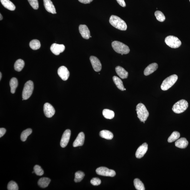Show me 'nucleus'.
<instances>
[{"label":"nucleus","mask_w":190,"mask_h":190,"mask_svg":"<svg viewBox=\"0 0 190 190\" xmlns=\"http://www.w3.org/2000/svg\"><path fill=\"white\" fill-rule=\"evenodd\" d=\"M43 111L45 115L47 118H51L53 116L56 112V111L52 105L49 103L44 104L43 106Z\"/></svg>","instance_id":"obj_9"},{"label":"nucleus","mask_w":190,"mask_h":190,"mask_svg":"<svg viewBox=\"0 0 190 190\" xmlns=\"http://www.w3.org/2000/svg\"><path fill=\"white\" fill-rule=\"evenodd\" d=\"M78 1L81 3L87 4L90 3V2L93 1V0H78Z\"/></svg>","instance_id":"obj_40"},{"label":"nucleus","mask_w":190,"mask_h":190,"mask_svg":"<svg viewBox=\"0 0 190 190\" xmlns=\"http://www.w3.org/2000/svg\"><path fill=\"white\" fill-rule=\"evenodd\" d=\"M116 1L121 6L123 7L126 6V5L124 0H116Z\"/></svg>","instance_id":"obj_38"},{"label":"nucleus","mask_w":190,"mask_h":190,"mask_svg":"<svg viewBox=\"0 0 190 190\" xmlns=\"http://www.w3.org/2000/svg\"><path fill=\"white\" fill-rule=\"evenodd\" d=\"M109 23L115 28L121 31H126L127 26L126 22L118 16L112 15L110 17Z\"/></svg>","instance_id":"obj_1"},{"label":"nucleus","mask_w":190,"mask_h":190,"mask_svg":"<svg viewBox=\"0 0 190 190\" xmlns=\"http://www.w3.org/2000/svg\"><path fill=\"white\" fill-rule=\"evenodd\" d=\"M180 136L179 132L177 131H174L171 135L167 140L169 142H172L177 140Z\"/></svg>","instance_id":"obj_31"},{"label":"nucleus","mask_w":190,"mask_h":190,"mask_svg":"<svg viewBox=\"0 0 190 190\" xmlns=\"http://www.w3.org/2000/svg\"><path fill=\"white\" fill-rule=\"evenodd\" d=\"M85 176V174L81 171H77L75 173L74 181L76 182H81Z\"/></svg>","instance_id":"obj_32"},{"label":"nucleus","mask_w":190,"mask_h":190,"mask_svg":"<svg viewBox=\"0 0 190 190\" xmlns=\"http://www.w3.org/2000/svg\"><path fill=\"white\" fill-rule=\"evenodd\" d=\"M91 183L93 186H99L101 184V181L99 179L95 177L91 180Z\"/></svg>","instance_id":"obj_37"},{"label":"nucleus","mask_w":190,"mask_h":190,"mask_svg":"<svg viewBox=\"0 0 190 190\" xmlns=\"http://www.w3.org/2000/svg\"><path fill=\"white\" fill-rule=\"evenodd\" d=\"M7 189L9 190H18V185L14 181H10L7 185Z\"/></svg>","instance_id":"obj_34"},{"label":"nucleus","mask_w":190,"mask_h":190,"mask_svg":"<svg viewBox=\"0 0 190 190\" xmlns=\"http://www.w3.org/2000/svg\"><path fill=\"white\" fill-rule=\"evenodd\" d=\"M112 46L115 51L122 55L128 54L130 52L128 46L119 41H114L112 42Z\"/></svg>","instance_id":"obj_3"},{"label":"nucleus","mask_w":190,"mask_h":190,"mask_svg":"<svg viewBox=\"0 0 190 190\" xmlns=\"http://www.w3.org/2000/svg\"><path fill=\"white\" fill-rule=\"evenodd\" d=\"M2 6L5 8L11 11H14L16 9V6L10 0H1Z\"/></svg>","instance_id":"obj_21"},{"label":"nucleus","mask_w":190,"mask_h":190,"mask_svg":"<svg viewBox=\"0 0 190 190\" xmlns=\"http://www.w3.org/2000/svg\"><path fill=\"white\" fill-rule=\"evenodd\" d=\"M136 111L137 117L141 122L146 121L149 116V112L144 105L139 103L136 106Z\"/></svg>","instance_id":"obj_2"},{"label":"nucleus","mask_w":190,"mask_h":190,"mask_svg":"<svg viewBox=\"0 0 190 190\" xmlns=\"http://www.w3.org/2000/svg\"><path fill=\"white\" fill-rule=\"evenodd\" d=\"M65 49V47L64 45L55 43L52 44L50 48L52 53L56 56H58L60 53L64 52Z\"/></svg>","instance_id":"obj_11"},{"label":"nucleus","mask_w":190,"mask_h":190,"mask_svg":"<svg viewBox=\"0 0 190 190\" xmlns=\"http://www.w3.org/2000/svg\"><path fill=\"white\" fill-rule=\"evenodd\" d=\"M126 90V89H124V91Z\"/></svg>","instance_id":"obj_43"},{"label":"nucleus","mask_w":190,"mask_h":190,"mask_svg":"<svg viewBox=\"0 0 190 190\" xmlns=\"http://www.w3.org/2000/svg\"><path fill=\"white\" fill-rule=\"evenodd\" d=\"M71 135V131L69 129H67L64 132L62 135L60 142V146L62 147L67 146L69 141Z\"/></svg>","instance_id":"obj_10"},{"label":"nucleus","mask_w":190,"mask_h":190,"mask_svg":"<svg viewBox=\"0 0 190 190\" xmlns=\"http://www.w3.org/2000/svg\"><path fill=\"white\" fill-rule=\"evenodd\" d=\"M102 114L105 118L111 119L114 117V113L113 111L109 109H104L102 111Z\"/></svg>","instance_id":"obj_27"},{"label":"nucleus","mask_w":190,"mask_h":190,"mask_svg":"<svg viewBox=\"0 0 190 190\" xmlns=\"http://www.w3.org/2000/svg\"><path fill=\"white\" fill-rule=\"evenodd\" d=\"M2 73L1 72H0V80H1L2 79Z\"/></svg>","instance_id":"obj_42"},{"label":"nucleus","mask_w":190,"mask_h":190,"mask_svg":"<svg viewBox=\"0 0 190 190\" xmlns=\"http://www.w3.org/2000/svg\"><path fill=\"white\" fill-rule=\"evenodd\" d=\"M113 80L117 88L122 91H124V87L122 80L116 76L113 77Z\"/></svg>","instance_id":"obj_26"},{"label":"nucleus","mask_w":190,"mask_h":190,"mask_svg":"<svg viewBox=\"0 0 190 190\" xmlns=\"http://www.w3.org/2000/svg\"><path fill=\"white\" fill-rule=\"evenodd\" d=\"M90 60L95 71L99 72L101 70V64L98 58L94 56H91L90 57Z\"/></svg>","instance_id":"obj_12"},{"label":"nucleus","mask_w":190,"mask_h":190,"mask_svg":"<svg viewBox=\"0 0 190 190\" xmlns=\"http://www.w3.org/2000/svg\"><path fill=\"white\" fill-rule=\"evenodd\" d=\"M116 71L117 75L122 79H126L128 76V72L122 67L118 66L116 68Z\"/></svg>","instance_id":"obj_19"},{"label":"nucleus","mask_w":190,"mask_h":190,"mask_svg":"<svg viewBox=\"0 0 190 190\" xmlns=\"http://www.w3.org/2000/svg\"><path fill=\"white\" fill-rule=\"evenodd\" d=\"M6 130L4 128H1L0 129V137L1 138L2 136H3L4 134H6Z\"/></svg>","instance_id":"obj_39"},{"label":"nucleus","mask_w":190,"mask_h":190,"mask_svg":"<svg viewBox=\"0 0 190 190\" xmlns=\"http://www.w3.org/2000/svg\"><path fill=\"white\" fill-rule=\"evenodd\" d=\"M29 46L32 49L36 50L39 49L41 47V43L38 40H32L29 43Z\"/></svg>","instance_id":"obj_28"},{"label":"nucleus","mask_w":190,"mask_h":190,"mask_svg":"<svg viewBox=\"0 0 190 190\" xmlns=\"http://www.w3.org/2000/svg\"><path fill=\"white\" fill-rule=\"evenodd\" d=\"M97 174L100 176L113 177L115 176L116 173L114 170L109 169L105 167H100L96 170Z\"/></svg>","instance_id":"obj_8"},{"label":"nucleus","mask_w":190,"mask_h":190,"mask_svg":"<svg viewBox=\"0 0 190 190\" xmlns=\"http://www.w3.org/2000/svg\"><path fill=\"white\" fill-rule=\"evenodd\" d=\"M44 5L46 10L52 14H56V9L51 0H43Z\"/></svg>","instance_id":"obj_16"},{"label":"nucleus","mask_w":190,"mask_h":190,"mask_svg":"<svg viewBox=\"0 0 190 190\" xmlns=\"http://www.w3.org/2000/svg\"><path fill=\"white\" fill-rule=\"evenodd\" d=\"M188 142L185 138H181L177 140L175 142V146L181 149H184L188 146Z\"/></svg>","instance_id":"obj_20"},{"label":"nucleus","mask_w":190,"mask_h":190,"mask_svg":"<svg viewBox=\"0 0 190 190\" xmlns=\"http://www.w3.org/2000/svg\"><path fill=\"white\" fill-rule=\"evenodd\" d=\"M79 31L80 34L84 39H87L90 37V32L86 25H80L79 27Z\"/></svg>","instance_id":"obj_15"},{"label":"nucleus","mask_w":190,"mask_h":190,"mask_svg":"<svg viewBox=\"0 0 190 190\" xmlns=\"http://www.w3.org/2000/svg\"><path fill=\"white\" fill-rule=\"evenodd\" d=\"M189 1H190V0H189Z\"/></svg>","instance_id":"obj_44"},{"label":"nucleus","mask_w":190,"mask_h":190,"mask_svg":"<svg viewBox=\"0 0 190 190\" xmlns=\"http://www.w3.org/2000/svg\"><path fill=\"white\" fill-rule=\"evenodd\" d=\"M59 76L64 81H66L69 76V72L66 67L62 66L60 67L57 71Z\"/></svg>","instance_id":"obj_14"},{"label":"nucleus","mask_w":190,"mask_h":190,"mask_svg":"<svg viewBox=\"0 0 190 190\" xmlns=\"http://www.w3.org/2000/svg\"><path fill=\"white\" fill-rule=\"evenodd\" d=\"M31 7L35 10L38 9L39 7L38 0H27Z\"/></svg>","instance_id":"obj_36"},{"label":"nucleus","mask_w":190,"mask_h":190,"mask_svg":"<svg viewBox=\"0 0 190 190\" xmlns=\"http://www.w3.org/2000/svg\"><path fill=\"white\" fill-rule=\"evenodd\" d=\"M188 103L185 100L182 99L175 104L172 108V110L174 113L180 114L183 113L188 108Z\"/></svg>","instance_id":"obj_4"},{"label":"nucleus","mask_w":190,"mask_h":190,"mask_svg":"<svg viewBox=\"0 0 190 190\" xmlns=\"http://www.w3.org/2000/svg\"><path fill=\"white\" fill-rule=\"evenodd\" d=\"M100 136L102 138L108 140H111L113 138L114 135L110 131L107 130H103L100 132Z\"/></svg>","instance_id":"obj_23"},{"label":"nucleus","mask_w":190,"mask_h":190,"mask_svg":"<svg viewBox=\"0 0 190 190\" xmlns=\"http://www.w3.org/2000/svg\"><path fill=\"white\" fill-rule=\"evenodd\" d=\"M34 171L37 176H41L44 174V171L41 167L39 165H35L34 167Z\"/></svg>","instance_id":"obj_35"},{"label":"nucleus","mask_w":190,"mask_h":190,"mask_svg":"<svg viewBox=\"0 0 190 190\" xmlns=\"http://www.w3.org/2000/svg\"><path fill=\"white\" fill-rule=\"evenodd\" d=\"M134 186L137 190H145L144 185L140 180L138 179H136L134 180Z\"/></svg>","instance_id":"obj_29"},{"label":"nucleus","mask_w":190,"mask_h":190,"mask_svg":"<svg viewBox=\"0 0 190 190\" xmlns=\"http://www.w3.org/2000/svg\"><path fill=\"white\" fill-rule=\"evenodd\" d=\"M10 85L11 87V92L12 94L15 92L16 90L18 85V82L15 77L12 78L10 81Z\"/></svg>","instance_id":"obj_25"},{"label":"nucleus","mask_w":190,"mask_h":190,"mask_svg":"<svg viewBox=\"0 0 190 190\" xmlns=\"http://www.w3.org/2000/svg\"><path fill=\"white\" fill-rule=\"evenodd\" d=\"M24 62L21 59L17 60L14 64L15 70L17 72L21 71L24 66Z\"/></svg>","instance_id":"obj_24"},{"label":"nucleus","mask_w":190,"mask_h":190,"mask_svg":"<svg viewBox=\"0 0 190 190\" xmlns=\"http://www.w3.org/2000/svg\"><path fill=\"white\" fill-rule=\"evenodd\" d=\"M165 43L172 48H177L181 46V42L177 37L173 36H169L165 39Z\"/></svg>","instance_id":"obj_7"},{"label":"nucleus","mask_w":190,"mask_h":190,"mask_svg":"<svg viewBox=\"0 0 190 190\" xmlns=\"http://www.w3.org/2000/svg\"><path fill=\"white\" fill-rule=\"evenodd\" d=\"M32 132V130L31 129H27L22 132L21 136V141L23 142L26 141L27 137L31 134Z\"/></svg>","instance_id":"obj_30"},{"label":"nucleus","mask_w":190,"mask_h":190,"mask_svg":"<svg viewBox=\"0 0 190 190\" xmlns=\"http://www.w3.org/2000/svg\"><path fill=\"white\" fill-rule=\"evenodd\" d=\"M51 181V179L47 177H42L39 180L38 184L41 188H45L48 186Z\"/></svg>","instance_id":"obj_22"},{"label":"nucleus","mask_w":190,"mask_h":190,"mask_svg":"<svg viewBox=\"0 0 190 190\" xmlns=\"http://www.w3.org/2000/svg\"><path fill=\"white\" fill-rule=\"evenodd\" d=\"M177 79H178V76L176 74L171 75L167 77L162 82L161 86V89L162 90L164 91L167 90L174 85Z\"/></svg>","instance_id":"obj_5"},{"label":"nucleus","mask_w":190,"mask_h":190,"mask_svg":"<svg viewBox=\"0 0 190 190\" xmlns=\"http://www.w3.org/2000/svg\"><path fill=\"white\" fill-rule=\"evenodd\" d=\"M148 149V145L147 143L142 144L140 146L136 153V157L137 158L141 159L143 157Z\"/></svg>","instance_id":"obj_13"},{"label":"nucleus","mask_w":190,"mask_h":190,"mask_svg":"<svg viewBox=\"0 0 190 190\" xmlns=\"http://www.w3.org/2000/svg\"><path fill=\"white\" fill-rule=\"evenodd\" d=\"M0 17H1V18H0V19H0V20H1V21L2 20V17L1 14H0Z\"/></svg>","instance_id":"obj_41"},{"label":"nucleus","mask_w":190,"mask_h":190,"mask_svg":"<svg viewBox=\"0 0 190 190\" xmlns=\"http://www.w3.org/2000/svg\"><path fill=\"white\" fill-rule=\"evenodd\" d=\"M158 68V65L157 63H152L147 66L145 69L144 73L145 76H147L153 73Z\"/></svg>","instance_id":"obj_18"},{"label":"nucleus","mask_w":190,"mask_h":190,"mask_svg":"<svg viewBox=\"0 0 190 190\" xmlns=\"http://www.w3.org/2000/svg\"><path fill=\"white\" fill-rule=\"evenodd\" d=\"M85 136L83 132H81L79 134L73 143V146L76 147L83 146Z\"/></svg>","instance_id":"obj_17"},{"label":"nucleus","mask_w":190,"mask_h":190,"mask_svg":"<svg viewBox=\"0 0 190 190\" xmlns=\"http://www.w3.org/2000/svg\"><path fill=\"white\" fill-rule=\"evenodd\" d=\"M34 89V84L31 81H27L25 84L23 92H22V100L28 99L31 96Z\"/></svg>","instance_id":"obj_6"},{"label":"nucleus","mask_w":190,"mask_h":190,"mask_svg":"<svg viewBox=\"0 0 190 190\" xmlns=\"http://www.w3.org/2000/svg\"><path fill=\"white\" fill-rule=\"evenodd\" d=\"M155 16L157 20L160 22H163L166 19L164 14L160 11H157L155 13Z\"/></svg>","instance_id":"obj_33"}]
</instances>
